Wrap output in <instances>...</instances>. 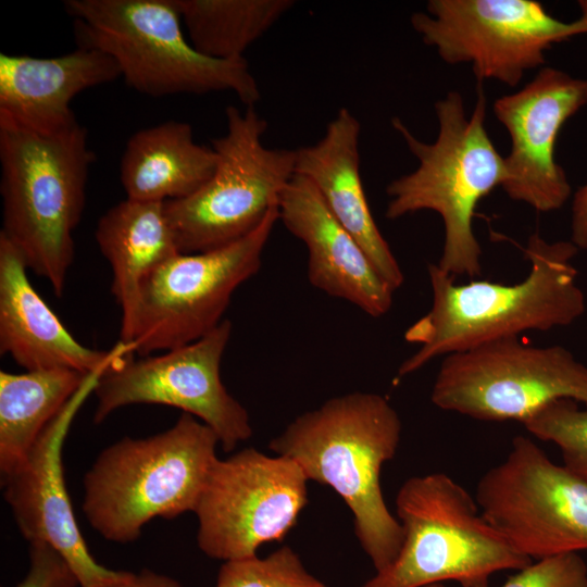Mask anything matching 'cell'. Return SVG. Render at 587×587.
I'll list each match as a JSON object with an SVG mask.
<instances>
[{
	"mask_svg": "<svg viewBox=\"0 0 587 587\" xmlns=\"http://www.w3.org/2000/svg\"><path fill=\"white\" fill-rule=\"evenodd\" d=\"M570 241L579 250L587 249V184L574 193Z\"/></svg>",
	"mask_w": 587,
	"mask_h": 587,
	"instance_id": "cell-29",
	"label": "cell"
},
{
	"mask_svg": "<svg viewBox=\"0 0 587 587\" xmlns=\"http://www.w3.org/2000/svg\"><path fill=\"white\" fill-rule=\"evenodd\" d=\"M475 500L484 519L532 560L587 549V483L525 436L480 477Z\"/></svg>",
	"mask_w": 587,
	"mask_h": 587,
	"instance_id": "cell-12",
	"label": "cell"
},
{
	"mask_svg": "<svg viewBox=\"0 0 587 587\" xmlns=\"http://www.w3.org/2000/svg\"><path fill=\"white\" fill-rule=\"evenodd\" d=\"M91 374L64 367L0 372L1 475L24 461L43 429Z\"/></svg>",
	"mask_w": 587,
	"mask_h": 587,
	"instance_id": "cell-23",
	"label": "cell"
},
{
	"mask_svg": "<svg viewBox=\"0 0 587 587\" xmlns=\"http://www.w3.org/2000/svg\"><path fill=\"white\" fill-rule=\"evenodd\" d=\"M402 423L384 396L351 392L297 416L270 449L297 462L309 480L332 487L353 516L354 534L376 572L388 567L403 541L386 505L380 472L397 453Z\"/></svg>",
	"mask_w": 587,
	"mask_h": 587,
	"instance_id": "cell-2",
	"label": "cell"
},
{
	"mask_svg": "<svg viewBox=\"0 0 587 587\" xmlns=\"http://www.w3.org/2000/svg\"><path fill=\"white\" fill-rule=\"evenodd\" d=\"M79 580L63 555L43 541L29 544V569L16 587H77Z\"/></svg>",
	"mask_w": 587,
	"mask_h": 587,
	"instance_id": "cell-28",
	"label": "cell"
},
{
	"mask_svg": "<svg viewBox=\"0 0 587 587\" xmlns=\"http://www.w3.org/2000/svg\"><path fill=\"white\" fill-rule=\"evenodd\" d=\"M403 530L395 561L360 587H424L453 580L490 587L492 574L532 559L514 550L484 519L466 489L445 473L408 478L396 496Z\"/></svg>",
	"mask_w": 587,
	"mask_h": 587,
	"instance_id": "cell-7",
	"label": "cell"
},
{
	"mask_svg": "<svg viewBox=\"0 0 587 587\" xmlns=\"http://www.w3.org/2000/svg\"><path fill=\"white\" fill-rule=\"evenodd\" d=\"M121 77L116 62L89 48L53 57L0 54V121L51 133L75 124L71 102L82 91Z\"/></svg>",
	"mask_w": 587,
	"mask_h": 587,
	"instance_id": "cell-19",
	"label": "cell"
},
{
	"mask_svg": "<svg viewBox=\"0 0 587 587\" xmlns=\"http://www.w3.org/2000/svg\"><path fill=\"white\" fill-rule=\"evenodd\" d=\"M308 482L294 460L254 448L217 459L193 512L198 547L226 562L280 541L308 502Z\"/></svg>",
	"mask_w": 587,
	"mask_h": 587,
	"instance_id": "cell-13",
	"label": "cell"
},
{
	"mask_svg": "<svg viewBox=\"0 0 587 587\" xmlns=\"http://www.w3.org/2000/svg\"><path fill=\"white\" fill-rule=\"evenodd\" d=\"M103 587H183L182 584L164 574L150 570L134 573L128 579Z\"/></svg>",
	"mask_w": 587,
	"mask_h": 587,
	"instance_id": "cell-30",
	"label": "cell"
},
{
	"mask_svg": "<svg viewBox=\"0 0 587 587\" xmlns=\"http://www.w3.org/2000/svg\"><path fill=\"white\" fill-rule=\"evenodd\" d=\"M579 3L580 17L563 22L534 0H429L410 22L446 63H470L478 83L515 87L554 43L587 34V1Z\"/></svg>",
	"mask_w": 587,
	"mask_h": 587,
	"instance_id": "cell-10",
	"label": "cell"
},
{
	"mask_svg": "<svg viewBox=\"0 0 587 587\" xmlns=\"http://www.w3.org/2000/svg\"><path fill=\"white\" fill-rule=\"evenodd\" d=\"M278 207L248 235L204 252L178 253L142 284L129 346L148 355L191 344L223 321L235 290L261 267Z\"/></svg>",
	"mask_w": 587,
	"mask_h": 587,
	"instance_id": "cell-11",
	"label": "cell"
},
{
	"mask_svg": "<svg viewBox=\"0 0 587 587\" xmlns=\"http://www.w3.org/2000/svg\"><path fill=\"white\" fill-rule=\"evenodd\" d=\"M278 221L308 252V278L325 294L380 317L392 305L395 290L377 273L352 235L333 216L314 185L295 175L284 189Z\"/></svg>",
	"mask_w": 587,
	"mask_h": 587,
	"instance_id": "cell-17",
	"label": "cell"
},
{
	"mask_svg": "<svg viewBox=\"0 0 587 587\" xmlns=\"http://www.w3.org/2000/svg\"><path fill=\"white\" fill-rule=\"evenodd\" d=\"M536 438L557 445L564 466L587 483V405L573 399L550 402L523 423Z\"/></svg>",
	"mask_w": 587,
	"mask_h": 587,
	"instance_id": "cell-25",
	"label": "cell"
},
{
	"mask_svg": "<svg viewBox=\"0 0 587 587\" xmlns=\"http://www.w3.org/2000/svg\"><path fill=\"white\" fill-rule=\"evenodd\" d=\"M215 587H328L308 572L298 553L284 546L265 558L226 561Z\"/></svg>",
	"mask_w": 587,
	"mask_h": 587,
	"instance_id": "cell-26",
	"label": "cell"
},
{
	"mask_svg": "<svg viewBox=\"0 0 587 587\" xmlns=\"http://www.w3.org/2000/svg\"><path fill=\"white\" fill-rule=\"evenodd\" d=\"M523 251L530 268L523 280L509 285L457 284L437 264L428 265L432 305L404 333L419 348L401 363L399 377L438 357L567 326L584 314L586 299L573 264L578 249L570 240L550 242L534 233Z\"/></svg>",
	"mask_w": 587,
	"mask_h": 587,
	"instance_id": "cell-1",
	"label": "cell"
},
{
	"mask_svg": "<svg viewBox=\"0 0 587 587\" xmlns=\"http://www.w3.org/2000/svg\"><path fill=\"white\" fill-rule=\"evenodd\" d=\"M20 250L0 234V352L26 371L64 367L105 371L132 355L118 342L109 351L80 344L38 295Z\"/></svg>",
	"mask_w": 587,
	"mask_h": 587,
	"instance_id": "cell-18",
	"label": "cell"
},
{
	"mask_svg": "<svg viewBox=\"0 0 587 587\" xmlns=\"http://www.w3.org/2000/svg\"><path fill=\"white\" fill-rule=\"evenodd\" d=\"M559 399L587 405V366L566 348L520 337L444 357L432 402L480 421H519Z\"/></svg>",
	"mask_w": 587,
	"mask_h": 587,
	"instance_id": "cell-9",
	"label": "cell"
},
{
	"mask_svg": "<svg viewBox=\"0 0 587 587\" xmlns=\"http://www.w3.org/2000/svg\"><path fill=\"white\" fill-rule=\"evenodd\" d=\"M217 444L208 425L185 412L165 432L112 444L83 479L88 523L104 539L126 544L154 517L195 512L218 459Z\"/></svg>",
	"mask_w": 587,
	"mask_h": 587,
	"instance_id": "cell-5",
	"label": "cell"
},
{
	"mask_svg": "<svg viewBox=\"0 0 587 587\" xmlns=\"http://www.w3.org/2000/svg\"><path fill=\"white\" fill-rule=\"evenodd\" d=\"M361 125L338 110L315 143L296 149V174L309 179L333 216L360 243L377 273L396 291L403 272L373 217L360 174Z\"/></svg>",
	"mask_w": 587,
	"mask_h": 587,
	"instance_id": "cell-20",
	"label": "cell"
},
{
	"mask_svg": "<svg viewBox=\"0 0 587 587\" xmlns=\"http://www.w3.org/2000/svg\"><path fill=\"white\" fill-rule=\"evenodd\" d=\"M95 236L112 268L111 291L122 309L120 342L129 346L142 284L179 253L165 202L126 198L100 217Z\"/></svg>",
	"mask_w": 587,
	"mask_h": 587,
	"instance_id": "cell-21",
	"label": "cell"
},
{
	"mask_svg": "<svg viewBox=\"0 0 587 587\" xmlns=\"http://www.w3.org/2000/svg\"><path fill=\"white\" fill-rule=\"evenodd\" d=\"M501 587H587V565L577 552L546 557L517 570Z\"/></svg>",
	"mask_w": 587,
	"mask_h": 587,
	"instance_id": "cell-27",
	"label": "cell"
},
{
	"mask_svg": "<svg viewBox=\"0 0 587 587\" xmlns=\"http://www.w3.org/2000/svg\"><path fill=\"white\" fill-rule=\"evenodd\" d=\"M438 135L434 142L416 138L399 117L392 127L417 159V167L391 180L385 216L396 220L423 210L436 212L444 223V246L438 263L457 278L482 273V247L473 217L480 200L507 179L504 157L494 146L486 126V97L482 83L467 117L463 97L449 91L435 103Z\"/></svg>",
	"mask_w": 587,
	"mask_h": 587,
	"instance_id": "cell-3",
	"label": "cell"
},
{
	"mask_svg": "<svg viewBox=\"0 0 587 587\" xmlns=\"http://www.w3.org/2000/svg\"><path fill=\"white\" fill-rule=\"evenodd\" d=\"M221 324L202 338L162 354L134 360L132 355L103 372L95 386L96 424L130 404H163L198 417L218 437L224 451L252 436L245 407L221 379V362L232 335Z\"/></svg>",
	"mask_w": 587,
	"mask_h": 587,
	"instance_id": "cell-14",
	"label": "cell"
},
{
	"mask_svg": "<svg viewBox=\"0 0 587 587\" xmlns=\"http://www.w3.org/2000/svg\"><path fill=\"white\" fill-rule=\"evenodd\" d=\"M226 133L212 140L217 162L191 196L165 202L179 253L228 245L254 230L279 205L296 175V150L263 143L267 122L254 107L228 105Z\"/></svg>",
	"mask_w": 587,
	"mask_h": 587,
	"instance_id": "cell-8",
	"label": "cell"
},
{
	"mask_svg": "<svg viewBox=\"0 0 587 587\" xmlns=\"http://www.w3.org/2000/svg\"><path fill=\"white\" fill-rule=\"evenodd\" d=\"M103 372L87 378L43 429L24 461L1 475L3 498L20 533L28 542L43 541L57 549L80 587H103L134 574L107 569L93 559L76 523L63 474L62 447L71 423Z\"/></svg>",
	"mask_w": 587,
	"mask_h": 587,
	"instance_id": "cell-15",
	"label": "cell"
},
{
	"mask_svg": "<svg viewBox=\"0 0 587 587\" xmlns=\"http://www.w3.org/2000/svg\"><path fill=\"white\" fill-rule=\"evenodd\" d=\"M190 43L216 60L243 59L294 0H175Z\"/></svg>",
	"mask_w": 587,
	"mask_h": 587,
	"instance_id": "cell-24",
	"label": "cell"
},
{
	"mask_svg": "<svg viewBox=\"0 0 587 587\" xmlns=\"http://www.w3.org/2000/svg\"><path fill=\"white\" fill-rule=\"evenodd\" d=\"M212 147L193 140L188 123L167 121L136 132L121 159L126 198L166 202L187 198L201 188L216 166Z\"/></svg>",
	"mask_w": 587,
	"mask_h": 587,
	"instance_id": "cell-22",
	"label": "cell"
},
{
	"mask_svg": "<svg viewBox=\"0 0 587 587\" xmlns=\"http://www.w3.org/2000/svg\"><path fill=\"white\" fill-rule=\"evenodd\" d=\"M95 154L78 122L51 133L0 121L2 229L27 268L63 294Z\"/></svg>",
	"mask_w": 587,
	"mask_h": 587,
	"instance_id": "cell-4",
	"label": "cell"
},
{
	"mask_svg": "<svg viewBox=\"0 0 587 587\" xmlns=\"http://www.w3.org/2000/svg\"><path fill=\"white\" fill-rule=\"evenodd\" d=\"M586 103L587 80L551 66L494 102V114L511 140L501 187L509 198L538 212L558 210L567 201L571 185L555 160V145L564 123Z\"/></svg>",
	"mask_w": 587,
	"mask_h": 587,
	"instance_id": "cell-16",
	"label": "cell"
},
{
	"mask_svg": "<svg viewBox=\"0 0 587 587\" xmlns=\"http://www.w3.org/2000/svg\"><path fill=\"white\" fill-rule=\"evenodd\" d=\"M424 587H446V586L444 585V583H437V584H430Z\"/></svg>",
	"mask_w": 587,
	"mask_h": 587,
	"instance_id": "cell-31",
	"label": "cell"
},
{
	"mask_svg": "<svg viewBox=\"0 0 587 587\" xmlns=\"http://www.w3.org/2000/svg\"><path fill=\"white\" fill-rule=\"evenodd\" d=\"M78 47L109 54L133 89L151 97L232 91L261 99L247 60H216L185 36L175 0H66Z\"/></svg>",
	"mask_w": 587,
	"mask_h": 587,
	"instance_id": "cell-6",
	"label": "cell"
}]
</instances>
